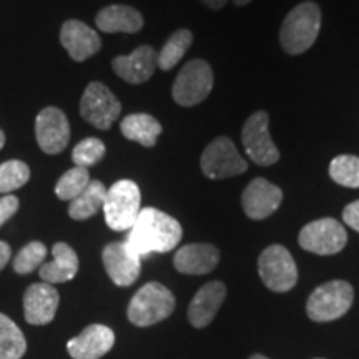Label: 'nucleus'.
Listing matches in <instances>:
<instances>
[{
  "label": "nucleus",
  "mask_w": 359,
  "mask_h": 359,
  "mask_svg": "<svg viewBox=\"0 0 359 359\" xmlns=\"http://www.w3.org/2000/svg\"><path fill=\"white\" fill-rule=\"evenodd\" d=\"M11 257H12L11 246H8V243H6V241H0V271L6 268V264L8 262H11Z\"/></svg>",
  "instance_id": "72a5a7b5"
},
{
  "label": "nucleus",
  "mask_w": 359,
  "mask_h": 359,
  "mask_svg": "<svg viewBox=\"0 0 359 359\" xmlns=\"http://www.w3.org/2000/svg\"><path fill=\"white\" fill-rule=\"evenodd\" d=\"M343 222L353 228L354 231L359 233V200L349 203L343 212Z\"/></svg>",
  "instance_id": "473e14b6"
},
{
  "label": "nucleus",
  "mask_w": 359,
  "mask_h": 359,
  "mask_svg": "<svg viewBox=\"0 0 359 359\" xmlns=\"http://www.w3.org/2000/svg\"><path fill=\"white\" fill-rule=\"evenodd\" d=\"M122 111V103L107 85L100 82L88 83L80 100V115L85 122L98 130H109Z\"/></svg>",
  "instance_id": "1a4fd4ad"
},
{
  "label": "nucleus",
  "mask_w": 359,
  "mask_h": 359,
  "mask_svg": "<svg viewBox=\"0 0 359 359\" xmlns=\"http://www.w3.org/2000/svg\"><path fill=\"white\" fill-rule=\"evenodd\" d=\"M201 172L212 180L238 177L248 170V163L236 150L235 143L226 137H218L210 143L201 155Z\"/></svg>",
  "instance_id": "6e6552de"
},
{
  "label": "nucleus",
  "mask_w": 359,
  "mask_h": 359,
  "mask_svg": "<svg viewBox=\"0 0 359 359\" xmlns=\"http://www.w3.org/2000/svg\"><path fill=\"white\" fill-rule=\"evenodd\" d=\"M19 210V198L13 195H6L0 198V226L8 222Z\"/></svg>",
  "instance_id": "2f4dec72"
},
{
  "label": "nucleus",
  "mask_w": 359,
  "mask_h": 359,
  "mask_svg": "<svg viewBox=\"0 0 359 359\" xmlns=\"http://www.w3.org/2000/svg\"><path fill=\"white\" fill-rule=\"evenodd\" d=\"M45 257H47L45 245L40 241H32L19 251V255L13 259V269L19 275H29V273L42 266Z\"/></svg>",
  "instance_id": "c756f323"
},
{
  "label": "nucleus",
  "mask_w": 359,
  "mask_h": 359,
  "mask_svg": "<svg viewBox=\"0 0 359 359\" xmlns=\"http://www.w3.org/2000/svg\"><path fill=\"white\" fill-rule=\"evenodd\" d=\"M233 2H235L238 7H243V6H246V4H250L251 0H233Z\"/></svg>",
  "instance_id": "c9c22d12"
},
{
  "label": "nucleus",
  "mask_w": 359,
  "mask_h": 359,
  "mask_svg": "<svg viewBox=\"0 0 359 359\" xmlns=\"http://www.w3.org/2000/svg\"><path fill=\"white\" fill-rule=\"evenodd\" d=\"M250 359H268V358L263 356V354H253Z\"/></svg>",
  "instance_id": "4c0bfd02"
},
{
  "label": "nucleus",
  "mask_w": 359,
  "mask_h": 359,
  "mask_svg": "<svg viewBox=\"0 0 359 359\" xmlns=\"http://www.w3.org/2000/svg\"><path fill=\"white\" fill-rule=\"evenodd\" d=\"M140 188L132 180H120L107 190L103 201L105 222L114 231H127L137 222L142 210Z\"/></svg>",
  "instance_id": "20e7f679"
},
{
  "label": "nucleus",
  "mask_w": 359,
  "mask_h": 359,
  "mask_svg": "<svg viewBox=\"0 0 359 359\" xmlns=\"http://www.w3.org/2000/svg\"><path fill=\"white\" fill-rule=\"evenodd\" d=\"M175 296L167 286L151 281L133 294L128 304V320L135 326H151L167 320L175 309Z\"/></svg>",
  "instance_id": "7ed1b4c3"
},
{
  "label": "nucleus",
  "mask_w": 359,
  "mask_h": 359,
  "mask_svg": "<svg viewBox=\"0 0 359 359\" xmlns=\"http://www.w3.org/2000/svg\"><path fill=\"white\" fill-rule=\"evenodd\" d=\"M60 43L75 62H85L102 47V40L95 30L80 20H67L62 25Z\"/></svg>",
  "instance_id": "a211bd4d"
},
{
  "label": "nucleus",
  "mask_w": 359,
  "mask_h": 359,
  "mask_svg": "<svg viewBox=\"0 0 359 359\" xmlns=\"http://www.w3.org/2000/svg\"><path fill=\"white\" fill-rule=\"evenodd\" d=\"M213 82V70L208 65V62L200 60V58L188 62L180 70L178 77L173 83V100L182 107L198 105L212 93Z\"/></svg>",
  "instance_id": "0eeeda50"
},
{
  "label": "nucleus",
  "mask_w": 359,
  "mask_h": 359,
  "mask_svg": "<svg viewBox=\"0 0 359 359\" xmlns=\"http://www.w3.org/2000/svg\"><path fill=\"white\" fill-rule=\"evenodd\" d=\"M298 241L309 253L327 257L339 253L346 246L348 235L343 224L334 218H321L308 223L299 233Z\"/></svg>",
  "instance_id": "9d476101"
},
{
  "label": "nucleus",
  "mask_w": 359,
  "mask_h": 359,
  "mask_svg": "<svg viewBox=\"0 0 359 359\" xmlns=\"http://www.w3.org/2000/svg\"><path fill=\"white\" fill-rule=\"evenodd\" d=\"M283 191L280 187L273 185L264 178L251 180L241 195V205L246 217L251 219H264L280 208Z\"/></svg>",
  "instance_id": "4468645a"
},
{
  "label": "nucleus",
  "mask_w": 359,
  "mask_h": 359,
  "mask_svg": "<svg viewBox=\"0 0 359 359\" xmlns=\"http://www.w3.org/2000/svg\"><path fill=\"white\" fill-rule=\"evenodd\" d=\"M35 137L40 150L47 155H58L70 142V123L57 107H47L35 118Z\"/></svg>",
  "instance_id": "f8f14e48"
},
{
  "label": "nucleus",
  "mask_w": 359,
  "mask_h": 359,
  "mask_svg": "<svg viewBox=\"0 0 359 359\" xmlns=\"http://www.w3.org/2000/svg\"><path fill=\"white\" fill-rule=\"evenodd\" d=\"M107 275L116 286H130L138 280L142 271V258L127 245V241H115L107 245L102 253Z\"/></svg>",
  "instance_id": "ddd939ff"
},
{
  "label": "nucleus",
  "mask_w": 359,
  "mask_h": 359,
  "mask_svg": "<svg viewBox=\"0 0 359 359\" xmlns=\"http://www.w3.org/2000/svg\"><path fill=\"white\" fill-rule=\"evenodd\" d=\"M193 43V34L187 29H180L172 34V37L167 40L158 53V69L172 70L175 65L185 57L188 48Z\"/></svg>",
  "instance_id": "a878e982"
},
{
  "label": "nucleus",
  "mask_w": 359,
  "mask_h": 359,
  "mask_svg": "<svg viewBox=\"0 0 359 359\" xmlns=\"http://www.w3.org/2000/svg\"><path fill=\"white\" fill-rule=\"evenodd\" d=\"M60 296L53 285L34 283L24 294V314L27 323L35 326L48 325L55 318Z\"/></svg>",
  "instance_id": "dca6fc26"
},
{
  "label": "nucleus",
  "mask_w": 359,
  "mask_h": 359,
  "mask_svg": "<svg viewBox=\"0 0 359 359\" xmlns=\"http://www.w3.org/2000/svg\"><path fill=\"white\" fill-rule=\"evenodd\" d=\"M30 168L20 160H8L0 165V193L7 195L29 182Z\"/></svg>",
  "instance_id": "c85d7f7f"
},
{
  "label": "nucleus",
  "mask_w": 359,
  "mask_h": 359,
  "mask_svg": "<svg viewBox=\"0 0 359 359\" xmlns=\"http://www.w3.org/2000/svg\"><path fill=\"white\" fill-rule=\"evenodd\" d=\"M330 177L341 187L359 188V158L354 155H339L331 161Z\"/></svg>",
  "instance_id": "cd10ccee"
},
{
  "label": "nucleus",
  "mask_w": 359,
  "mask_h": 359,
  "mask_svg": "<svg viewBox=\"0 0 359 359\" xmlns=\"http://www.w3.org/2000/svg\"><path fill=\"white\" fill-rule=\"evenodd\" d=\"M321 29V11L318 4L303 2L283 20L280 43L290 55H299L313 47Z\"/></svg>",
  "instance_id": "f03ea898"
},
{
  "label": "nucleus",
  "mask_w": 359,
  "mask_h": 359,
  "mask_svg": "<svg viewBox=\"0 0 359 359\" xmlns=\"http://www.w3.org/2000/svg\"><path fill=\"white\" fill-rule=\"evenodd\" d=\"M268 114L266 111H257L246 120L241 130V140L246 154L257 165L269 167L280 160V151L271 140L268 128Z\"/></svg>",
  "instance_id": "9b49d317"
},
{
  "label": "nucleus",
  "mask_w": 359,
  "mask_h": 359,
  "mask_svg": "<svg viewBox=\"0 0 359 359\" xmlns=\"http://www.w3.org/2000/svg\"><path fill=\"white\" fill-rule=\"evenodd\" d=\"M200 2H203L206 7H210L212 11H219V8H223L226 6L228 0H200Z\"/></svg>",
  "instance_id": "f704fd0d"
},
{
  "label": "nucleus",
  "mask_w": 359,
  "mask_h": 359,
  "mask_svg": "<svg viewBox=\"0 0 359 359\" xmlns=\"http://www.w3.org/2000/svg\"><path fill=\"white\" fill-rule=\"evenodd\" d=\"M97 27L107 34H137L143 27V15L130 6H109L97 13Z\"/></svg>",
  "instance_id": "4be33fe9"
},
{
  "label": "nucleus",
  "mask_w": 359,
  "mask_h": 359,
  "mask_svg": "<svg viewBox=\"0 0 359 359\" xmlns=\"http://www.w3.org/2000/svg\"><path fill=\"white\" fill-rule=\"evenodd\" d=\"M90 183V173L87 168L75 167L62 175L55 185V195L64 201H72L82 193Z\"/></svg>",
  "instance_id": "bb28decb"
},
{
  "label": "nucleus",
  "mask_w": 359,
  "mask_h": 359,
  "mask_svg": "<svg viewBox=\"0 0 359 359\" xmlns=\"http://www.w3.org/2000/svg\"><path fill=\"white\" fill-rule=\"evenodd\" d=\"M4 145H6V135H4L2 130H0V150H2Z\"/></svg>",
  "instance_id": "e433bc0d"
},
{
  "label": "nucleus",
  "mask_w": 359,
  "mask_h": 359,
  "mask_svg": "<svg viewBox=\"0 0 359 359\" xmlns=\"http://www.w3.org/2000/svg\"><path fill=\"white\" fill-rule=\"evenodd\" d=\"M219 262V251L210 243H191L182 246L173 258L177 271L183 275H206Z\"/></svg>",
  "instance_id": "aec40b11"
},
{
  "label": "nucleus",
  "mask_w": 359,
  "mask_h": 359,
  "mask_svg": "<svg viewBox=\"0 0 359 359\" xmlns=\"http://www.w3.org/2000/svg\"><path fill=\"white\" fill-rule=\"evenodd\" d=\"M182 236V224L177 219L148 206L140 210L125 241L142 258L150 253H168L177 248Z\"/></svg>",
  "instance_id": "f257e3e1"
},
{
  "label": "nucleus",
  "mask_w": 359,
  "mask_h": 359,
  "mask_svg": "<svg viewBox=\"0 0 359 359\" xmlns=\"http://www.w3.org/2000/svg\"><path fill=\"white\" fill-rule=\"evenodd\" d=\"M122 135L130 142H137L140 145L151 148L156 145V138L161 133V125L155 116L148 114H132L125 116L120 123Z\"/></svg>",
  "instance_id": "5701e85b"
},
{
  "label": "nucleus",
  "mask_w": 359,
  "mask_h": 359,
  "mask_svg": "<svg viewBox=\"0 0 359 359\" xmlns=\"http://www.w3.org/2000/svg\"><path fill=\"white\" fill-rule=\"evenodd\" d=\"M226 298V286L222 281H210L196 291L188 306V320L191 326L205 327L213 321L215 314Z\"/></svg>",
  "instance_id": "6ab92c4d"
},
{
  "label": "nucleus",
  "mask_w": 359,
  "mask_h": 359,
  "mask_svg": "<svg viewBox=\"0 0 359 359\" xmlns=\"http://www.w3.org/2000/svg\"><path fill=\"white\" fill-rule=\"evenodd\" d=\"M53 259L40 266V278L48 285L74 280L79 271V257L75 250L67 243H55L52 248Z\"/></svg>",
  "instance_id": "412c9836"
},
{
  "label": "nucleus",
  "mask_w": 359,
  "mask_h": 359,
  "mask_svg": "<svg viewBox=\"0 0 359 359\" xmlns=\"http://www.w3.org/2000/svg\"><path fill=\"white\" fill-rule=\"evenodd\" d=\"M105 151L107 148L103 145L102 140L90 137L85 138V140L80 142L79 145L74 148V151H72V160H74L75 167H82L88 170V167L97 165L98 161L105 156Z\"/></svg>",
  "instance_id": "7c9ffc66"
},
{
  "label": "nucleus",
  "mask_w": 359,
  "mask_h": 359,
  "mask_svg": "<svg viewBox=\"0 0 359 359\" xmlns=\"http://www.w3.org/2000/svg\"><path fill=\"white\" fill-rule=\"evenodd\" d=\"M107 196V187L98 180H90L87 188L80 193L77 198L70 201L69 215L72 219L83 222L92 218L103 208V201Z\"/></svg>",
  "instance_id": "b1692460"
},
{
  "label": "nucleus",
  "mask_w": 359,
  "mask_h": 359,
  "mask_svg": "<svg viewBox=\"0 0 359 359\" xmlns=\"http://www.w3.org/2000/svg\"><path fill=\"white\" fill-rule=\"evenodd\" d=\"M353 299L354 291L348 281L334 280L325 283L309 296L306 313L309 320L316 323L334 321L349 311Z\"/></svg>",
  "instance_id": "39448f33"
},
{
  "label": "nucleus",
  "mask_w": 359,
  "mask_h": 359,
  "mask_svg": "<svg viewBox=\"0 0 359 359\" xmlns=\"http://www.w3.org/2000/svg\"><path fill=\"white\" fill-rule=\"evenodd\" d=\"M114 344L115 334L109 326L90 325L67 343V351L74 359H100Z\"/></svg>",
  "instance_id": "f3484780"
},
{
  "label": "nucleus",
  "mask_w": 359,
  "mask_h": 359,
  "mask_svg": "<svg viewBox=\"0 0 359 359\" xmlns=\"http://www.w3.org/2000/svg\"><path fill=\"white\" fill-rule=\"evenodd\" d=\"M27 351V341L20 327L0 313V359H20Z\"/></svg>",
  "instance_id": "393cba45"
},
{
  "label": "nucleus",
  "mask_w": 359,
  "mask_h": 359,
  "mask_svg": "<svg viewBox=\"0 0 359 359\" xmlns=\"http://www.w3.org/2000/svg\"><path fill=\"white\" fill-rule=\"evenodd\" d=\"M259 276L268 290L286 293L298 283V266L285 246L271 245L258 258Z\"/></svg>",
  "instance_id": "423d86ee"
},
{
  "label": "nucleus",
  "mask_w": 359,
  "mask_h": 359,
  "mask_svg": "<svg viewBox=\"0 0 359 359\" xmlns=\"http://www.w3.org/2000/svg\"><path fill=\"white\" fill-rule=\"evenodd\" d=\"M115 74L125 82L138 85L154 77L158 67V52L150 45H140L130 55L115 57L111 62Z\"/></svg>",
  "instance_id": "2eb2a0df"
}]
</instances>
